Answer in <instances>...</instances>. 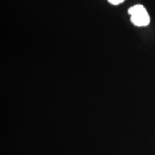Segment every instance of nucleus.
<instances>
[{"mask_svg":"<svg viewBox=\"0 0 155 155\" xmlns=\"http://www.w3.org/2000/svg\"><path fill=\"white\" fill-rule=\"evenodd\" d=\"M128 13L131 16L130 20L137 27H146L150 24V17L146 8L141 5H136L130 7Z\"/></svg>","mask_w":155,"mask_h":155,"instance_id":"nucleus-1","label":"nucleus"},{"mask_svg":"<svg viewBox=\"0 0 155 155\" xmlns=\"http://www.w3.org/2000/svg\"><path fill=\"white\" fill-rule=\"evenodd\" d=\"M124 1H125V0H108V2H109L110 4H111V5H120V4L124 2Z\"/></svg>","mask_w":155,"mask_h":155,"instance_id":"nucleus-2","label":"nucleus"}]
</instances>
